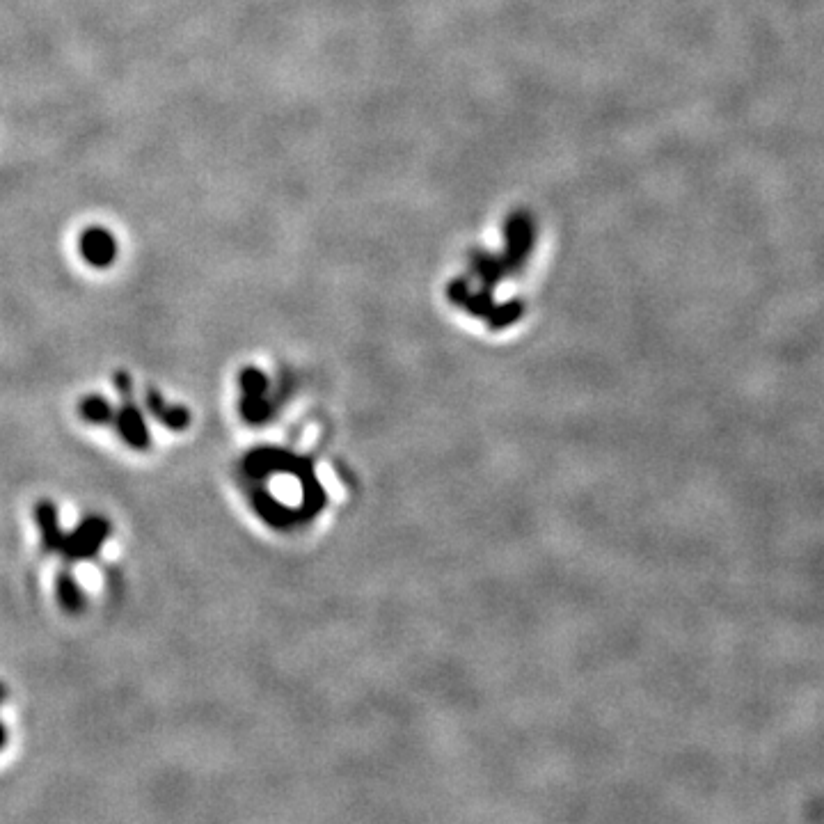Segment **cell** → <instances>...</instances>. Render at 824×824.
I'll use <instances>...</instances> for the list:
<instances>
[{
    "label": "cell",
    "instance_id": "3",
    "mask_svg": "<svg viewBox=\"0 0 824 824\" xmlns=\"http://www.w3.org/2000/svg\"><path fill=\"white\" fill-rule=\"evenodd\" d=\"M145 401H147V410L152 412V415L161 422L163 426H168L172 431H184L190 426V412L186 408H177V406H168L161 399V394L156 390H147L145 394Z\"/></svg>",
    "mask_w": 824,
    "mask_h": 824
},
{
    "label": "cell",
    "instance_id": "2",
    "mask_svg": "<svg viewBox=\"0 0 824 824\" xmlns=\"http://www.w3.org/2000/svg\"><path fill=\"white\" fill-rule=\"evenodd\" d=\"M117 390L122 394V408L115 412V424L117 431L124 438V442L133 449H149V431L145 426V419H142L140 410L136 408L131 396V378H126L124 374L117 376Z\"/></svg>",
    "mask_w": 824,
    "mask_h": 824
},
{
    "label": "cell",
    "instance_id": "6",
    "mask_svg": "<svg viewBox=\"0 0 824 824\" xmlns=\"http://www.w3.org/2000/svg\"><path fill=\"white\" fill-rule=\"evenodd\" d=\"M5 742H7V728H5L3 721H0V749L5 747Z\"/></svg>",
    "mask_w": 824,
    "mask_h": 824
},
{
    "label": "cell",
    "instance_id": "5",
    "mask_svg": "<svg viewBox=\"0 0 824 824\" xmlns=\"http://www.w3.org/2000/svg\"><path fill=\"white\" fill-rule=\"evenodd\" d=\"M81 415L90 424H113L115 422V408L103 399V396H85L81 401Z\"/></svg>",
    "mask_w": 824,
    "mask_h": 824
},
{
    "label": "cell",
    "instance_id": "7",
    "mask_svg": "<svg viewBox=\"0 0 824 824\" xmlns=\"http://www.w3.org/2000/svg\"><path fill=\"white\" fill-rule=\"evenodd\" d=\"M5 694H7V689H5V685H3V683H0V703L5 701Z\"/></svg>",
    "mask_w": 824,
    "mask_h": 824
},
{
    "label": "cell",
    "instance_id": "1",
    "mask_svg": "<svg viewBox=\"0 0 824 824\" xmlns=\"http://www.w3.org/2000/svg\"><path fill=\"white\" fill-rule=\"evenodd\" d=\"M35 520L42 529L44 545L51 552L65 554L67 559H90L101 550L110 534L108 520L87 518L74 534H62L58 525V511L51 502H42L35 506Z\"/></svg>",
    "mask_w": 824,
    "mask_h": 824
},
{
    "label": "cell",
    "instance_id": "4",
    "mask_svg": "<svg viewBox=\"0 0 824 824\" xmlns=\"http://www.w3.org/2000/svg\"><path fill=\"white\" fill-rule=\"evenodd\" d=\"M58 600L69 614H78L85 609V596H83L81 586H78V582L74 580V575H69V573L58 575Z\"/></svg>",
    "mask_w": 824,
    "mask_h": 824
}]
</instances>
